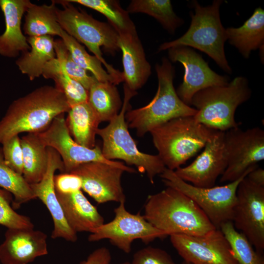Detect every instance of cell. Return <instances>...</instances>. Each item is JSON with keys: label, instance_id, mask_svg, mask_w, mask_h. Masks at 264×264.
<instances>
[{"label": "cell", "instance_id": "6da1fadb", "mask_svg": "<svg viewBox=\"0 0 264 264\" xmlns=\"http://www.w3.org/2000/svg\"><path fill=\"white\" fill-rule=\"evenodd\" d=\"M70 106L55 87L44 86L14 100L0 120V143L19 134L39 133Z\"/></svg>", "mask_w": 264, "mask_h": 264}, {"label": "cell", "instance_id": "7a4b0ae2", "mask_svg": "<svg viewBox=\"0 0 264 264\" xmlns=\"http://www.w3.org/2000/svg\"><path fill=\"white\" fill-rule=\"evenodd\" d=\"M143 216L167 236H201L216 229L192 199L170 187L148 197Z\"/></svg>", "mask_w": 264, "mask_h": 264}, {"label": "cell", "instance_id": "3957f363", "mask_svg": "<svg viewBox=\"0 0 264 264\" xmlns=\"http://www.w3.org/2000/svg\"><path fill=\"white\" fill-rule=\"evenodd\" d=\"M158 88L153 99L146 106L129 110L125 119L128 127L144 136L154 128L173 119L194 116L198 110L185 104L178 96L173 84L175 69L169 60L156 64Z\"/></svg>", "mask_w": 264, "mask_h": 264}, {"label": "cell", "instance_id": "277c9868", "mask_svg": "<svg viewBox=\"0 0 264 264\" xmlns=\"http://www.w3.org/2000/svg\"><path fill=\"white\" fill-rule=\"evenodd\" d=\"M215 131L189 116L173 119L150 132L164 165L175 171L204 148Z\"/></svg>", "mask_w": 264, "mask_h": 264}, {"label": "cell", "instance_id": "5b68a950", "mask_svg": "<svg viewBox=\"0 0 264 264\" xmlns=\"http://www.w3.org/2000/svg\"><path fill=\"white\" fill-rule=\"evenodd\" d=\"M136 94V91L124 85V99L119 113L107 126L99 128L97 134L102 139L101 151L106 159H120L129 165L135 166L139 172L146 174L153 184L155 177L161 174L166 167L158 154L139 151L129 132L125 114L129 109L130 100Z\"/></svg>", "mask_w": 264, "mask_h": 264}, {"label": "cell", "instance_id": "8992f818", "mask_svg": "<svg viewBox=\"0 0 264 264\" xmlns=\"http://www.w3.org/2000/svg\"><path fill=\"white\" fill-rule=\"evenodd\" d=\"M222 1L215 0L211 5L201 6L197 1L192 2L195 13H190L191 22L187 32L179 38L161 44L159 51L180 46L191 47L206 53L224 71L232 69L226 59L224 43L227 40L225 29L220 16Z\"/></svg>", "mask_w": 264, "mask_h": 264}, {"label": "cell", "instance_id": "52a82bcc", "mask_svg": "<svg viewBox=\"0 0 264 264\" xmlns=\"http://www.w3.org/2000/svg\"><path fill=\"white\" fill-rule=\"evenodd\" d=\"M251 91L248 80L238 76L225 86L206 88L193 97L191 105L198 110L199 123L215 131L225 132L239 127L235 118L238 107L248 100Z\"/></svg>", "mask_w": 264, "mask_h": 264}, {"label": "cell", "instance_id": "ba28073f", "mask_svg": "<svg viewBox=\"0 0 264 264\" xmlns=\"http://www.w3.org/2000/svg\"><path fill=\"white\" fill-rule=\"evenodd\" d=\"M55 1L63 7L57 8L56 11L57 21L62 29L84 44L119 83L124 81L123 73L105 61L101 50L102 47L113 54L119 50V35L116 30L110 24L96 20L85 11L78 9L67 0Z\"/></svg>", "mask_w": 264, "mask_h": 264}, {"label": "cell", "instance_id": "9c48e42d", "mask_svg": "<svg viewBox=\"0 0 264 264\" xmlns=\"http://www.w3.org/2000/svg\"><path fill=\"white\" fill-rule=\"evenodd\" d=\"M251 171L225 185L208 188L194 186L178 177L174 171L167 168L159 176L167 187L176 189L192 199L215 227L220 229L221 224L232 221L238 185Z\"/></svg>", "mask_w": 264, "mask_h": 264}, {"label": "cell", "instance_id": "30bf717a", "mask_svg": "<svg viewBox=\"0 0 264 264\" xmlns=\"http://www.w3.org/2000/svg\"><path fill=\"white\" fill-rule=\"evenodd\" d=\"M227 166L220 182L235 181L258 167L264 159V131L260 127L242 130L239 127L224 132Z\"/></svg>", "mask_w": 264, "mask_h": 264}, {"label": "cell", "instance_id": "8fae6325", "mask_svg": "<svg viewBox=\"0 0 264 264\" xmlns=\"http://www.w3.org/2000/svg\"><path fill=\"white\" fill-rule=\"evenodd\" d=\"M125 201L119 203L114 210L113 220L104 223L88 237L89 242L109 240L111 244L126 253L131 251L132 244L135 240L148 243L156 238L168 236L154 227L140 213L134 214L127 210Z\"/></svg>", "mask_w": 264, "mask_h": 264}, {"label": "cell", "instance_id": "7c38bea8", "mask_svg": "<svg viewBox=\"0 0 264 264\" xmlns=\"http://www.w3.org/2000/svg\"><path fill=\"white\" fill-rule=\"evenodd\" d=\"M232 222L256 250H264V187L245 176L239 183Z\"/></svg>", "mask_w": 264, "mask_h": 264}, {"label": "cell", "instance_id": "4fadbf2b", "mask_svg": "<svg viewBox=\"0 0 264 264\" xmlns=\"http://www.w3.org/2000/svg\"><path fill=\"white\" fill-rule=\"evenodd\" d=\"M135 173V170L123 163L113 165L101 162H89L81 164L70 173L79 176L82 189L98 203L110 201H125L121 184L124 172Z\"/></svg>", "mask_w": 264, "mask_h": 264}, {"label": "cell", "instance_id": "5bb4252c", "mask_svg": "<svg viewBox=\"0 0 264 264\" xmlns=\"http://www.w3.org/2000/svg\"><path fill=\"white\" fill-rule=\"evenodd\" d=\"M173 247L184 261L191 264H239L220 229L201 236H169Z\"/></svg>", "mask_w": 264, "mask_h": 264}, {"label": "cell", "instance_id": "9a60e30c", "mask_svg": "<svg viewBox=\"0 0 264 264\" xmlns=\"http://www.w3.org/2000/svg\"><path fill=\"white\" fill-rule=\"evenodd\" d=\"M37 133L45 146L52 148L60 155L64 164V173H70L81 164L89 162L113 165L122 164L106 159L98 146L90 149L76 142L69 132L64 114L56 117L46 129Z\"/></svg>", "mask_w": 264, "mask_h": 264}, {"label": "cell", "instance_id": "2e32d148", "mask_svg": "<svg viewBox=\"0 0 264 264\" xmlns=\"http://www.w3.org/2000/svg\"><path fill=\"white\" fill-rule=\"evenodd\" d=\"M170 60L178 62L184 68L183 82L176 91L179 98L191 105L193 96L207 88L223 86L229 83L227 76L219 75L213 71L201 55L188 46H180L168 49Z\"/></svg>", "mask_w": 264, "mask_h": 264}, {"label": "cell", "instance_id": "e0dca14e", "mask_svg": "<svg viewBox=\"0 0 264 264\" xmlns=\"http://www.w3.org/2000/svg\"><path fill=\"white\" fill-rule=\"evenodd\" d=\"M224 134V132L215 131L203 152L188 166L175 170L176 175L197 187L214 186L218 177L227 166Z\"/></svg>", "mask_w": 264, "mask_h": 264}, {"label": "cell", "instance_id": "ac0fdd59", "mask_svg": "<svg viewBox=\"0 0 264 264\" xmlns=\"http://www.w3.org/2000/svg\"><path fill=\"white\" fill-rule=\"evenodd\" d=\"M47 151L48 165L44 177L39 182L30 186L36 198L43 202L51 214L54 225L51 238H62L74 242L78 239L77 233L70 228L65 218L54 187L55 173L57 170L64 173V164L60 155L55 150L47 147Z\"/></svg>", "mask_w": 264, "mask_h": 264}, {"label": "cell", "instance_id": "d6986e66", "mask_svg": "<svg viewBox=\"0 0 264 264\" xmlns=\"http://www.w3.org/2000/svg\"><path fill=\"white\" fill-rule=\"evenodd\" d=\"M0 245L2 264H27L47 255V235L34 229L7 228Z\"/></svg>", "mask_w": 264, "mask_h": 264}, {"label": "cell", "instance_id": "ffe728a7", "mask_svg": "<svg viewBox=\"0 0 264 264\" xmlns=\"http://www.w3.org/2000/svg\"><path fill=\"white\" fill-rule=\"evenodd\" d=\"M32 3L29 0H0L5 29L0 35V54L14 58L30 49L21 29L23 14Z\"/></svg>", "mask_w": 264, "mask_h": 264}, {"label": "cell", "instance_id": "44dd1931", "mask_svg": "<svg viewBox=\"0 0 264 264\" xmlns=\"http://www.w3.org/2000/svg\"><path fill=\"white\" fill-rule=\"evenodd\" d=\"M118 35V46L122 54L124 84L131 90L136 91L150 76L151 65L146 58L137 32Z\"/></svg>", "mask_w": 264, "mask_h": 264}, {"label": "cell", "instance_id": "7402d4cb", "mask_svg": "<svg viewBox=\"0 0 264 264\" xmlns=\"http://www.w3.org/2000/svg\"><path fill=\"white\" fill-rule=\"evenodd\" d=\"M55 192L68 224L76 233H92L104 223L103 217L81 190L67 194Z\"/></svg>", "mask_w": 264, "mask_h": 264}, {"label": "cell", "instance_id": "603a6c76", "mask_svg": "<svg viewBox=\"0 0 264 264\" xmlns=\"http://www.w3.org/2000/svg\"><path fill=\"white\" fill-rule=\"evenodd\" d=\"M227 40L237 48L245 58L249 57L252 50H264V11L260 7L255 9L252 16L238 28L225 29Z\"/></svg>", "mask_w": 264, "mask_h": 264}, {"label": "cell", "instance_id": "cb8c5ba5", "mask_svg": "<svg viewBox=\"0 0 264 264\" xmlns=\"http://www.w3.org/2000/svg\"><path fill=\"white\" fill-rule=\"evenodd\" d=\"M26 38L30 51L22 53L16 63L21 72L32 81L42 75L45 65L56 58L55 40L48 35Z\"/></svg>", "mask_w": 264, "mask_h": 264}, {"label": "cell", "instance_id": "d4e9b609", "mask_svg": "<svg viewBox=\"0 0 264 264\" xmlns=\"http://www.w3.org/2000/svg\"><path fill=\"white\" fill-rule=\"evenodd\" d=\"M66 119L69 132L78 144L93 148L100 121L88 101L70 107Z\"/></svg>", "mask_w": 264, "mask_h": 264}, {"label": "cell", "instance_id": "484cf974", "mask_svg": "<svg viewBox=\"0 0 264 264\" xmlns=\"http://www.w3.org/2000/svg\"><path fill=\"white\" fill-rule=\"evenodd\" d=\"M23 160L22 176L29 184L39 182L47 168L48 151L37 133H28L21 138Z\"/></svg>", "mask_w": 264, "mask_h": 264}, {"label": "cell", "instance_id": "4316f807", "mask_svg": "<svg viewBox=\"0 0 264 264\" xmlns=\"http://www.w3.org/2000/svg\"><path fill=\"white\" fill-rule=\"evenodd\" d=\"M56 4L55 0L49 5L32 3L25 12L23 27L24 33L28 37H60L62 29L57 21Z\"/></svg>", "mask_w": 264, "mask_h": 264}, {"label": "cell", "instance_id": "83f0119b", "mask_svg": "<svg viewBox=\"0 0 264 264\" xmlns=\"http://www.w3.org/2000/svg\"><path fill=\"white\" fill-rule=\"evenodd\" d=\"M88 102L100 122H110L116 117L123 104L116 85L98 81L88 90Z\"/></svg>", "mask_w": 264, "mask_h": 264}, {"label": "cell", "instance_id": "f1b7e54d", "mask_svg": "<svg viewBox=\"0 0 264 264\" xmlns=\"http://www.w3.org/2000/svg\"><path fill=\"white\" fill-rule=\"evenodd\" d=\"M42 75L54 80L55 87L65 95L70 107L88 101V90L68 76L56 58L45 65Z\"/></svg>", "mask_w": 264, "mask_h": 264}, {"label": "cell", "instance_id": "f546056e", "mask_svg": "<svg viewBox=\"0 0 264 264\" xmlns=\"http://www.w3.org/2000/svg\"><path fill=\"white\" fill-rule=\"evenodd\" d=\"M126 10L129 13H143L154 17L171 34L184 22L174 12L169 0H132Z\"/></svg>", "mask_w": 264, "mask_h": 264}, {"label": "cell", "instance_id": "4dcf8cb0", "mask_svg": "<svg viewBox=\"0 0 264 264\" xmlns=\"http://www.w3.org/2000/svg\"><path fill=\"white\" fill-rule=\"evenodd\" d=\"M95 10L108 20L110 24L118 34L135 33L136 27L129 13L124 10L119 2L112 0H67Z\"/></svg>", "mask_w": 264, "mask_h": 264}, {"label": "cell", "instance_id": "1f68e13d", "mask_svg": "<svg viewBox=\"0 0 264 264\" xmlns=\"http://www.w3.org/2000/svg\"><path fill=\"white\" fill-rule=\"evenodd\" d=\"M60 37L74 62L86 71L90 72L98 81L110 82L115 85L120 83L104 69L97 58L88 53L84 46L63 29Z\"/></svg>", "mask_w": 264, "mask_h": 264}, {"label": "cell", "instance_id": "d6a6232c", "mask_svg": "<svg viewBox=\"0 0 264 264\" xmlns=\"http://www.w3.org/2000/svg\"><path fill=\"white\" fill-rule=\"evenodd\" d=\"M0 187L9 192L13 197L12 206L15 209L36 198L33 191L22 176L19 175L5 163L2 147H0Z\"/></svg>", "mask_w": 264, "mask_h": 264}, {"label": "cell", "instance_id": "836d02e7", "mask_svg": "<svg viewBox=\"0 0 264 264\" xmlns=\"http://www.w3.org/2000/svg\"><path fill=\"white\" fill-rule=\"evenodd\" d=\"M227 240L235 259L239 264H264V258L246 237L237 230L231 221H226L220 227Z\"/></svg>", "mask_w": 264, "mask_h": 264}, {"label": "cell", "instance_id": "e575fe53", "mask_svg": "<svg viewBox=\"0 0 264 264\" xmlns=\"http://www.w3.org/2000/svg\"><path fill=\"white\" fill-rule=\"evenodd\" d=\"M56 58L59 61L65 70L72 79L82 85L87 90L97 80L90 76L87 71L80 67L72 58L61 39L55 40Z\"/></svg>", "mask_w": 264, "mask_h": 264}, {"label": "cell", "instance_id": "d590c367", "mask_svg": "<svg viewBox=\"0 0 264 264\" xmlns=\"http://www.w3.org/2000/svg\"><path fill=\"white\" fill-rule=\"evenodd\" d=\"M13 197L0 187V225L7 228L34 229L30 218L16 212L13 208Z\"/></svg>", "mask_w": 264, "mask_h": 264}, {"label": "cell", "instance_id": "8d00e7d4", "mask_svg": "<svg viewBox=\"0 0 264 264\" xmlns=\"http://www.w3.org/2000/svg\"><path fill=\"white\" fill-rule=\"evenodd\" d=\"M4 160L6 164L19 175L22 176L23 160L21 138L15 136L2 144Z\"/></svg>", "mask_w": 264, "mask_h": 264}, {"label": "cell", "instance_id": "74e56055", "mask_svg": "<svg viewBox=\"0 0 264 264\" xmlns=\"http://www.w3.org/2000/svg\"><path fill=\"white\" fill-rule=\"evenodd\" d=\"M132 264H177L165 251L148 246L141 249L133 255Z\"/></svg>", "mask_w": 264, "mask_h": 264}, {"label": "cell", "instance_id": "f35d334b", "mask_svg": "<svg viewBox=\"0 0 264 264\" xmlns=\"http://www.w3.org/2000/svg\"><path fill=\"white\" fill-rule=\"evenodd\" d=\"M54 183L55 191L60 193H71L82 189L80 177L70 173H62L55 175Z\"/></svg>", "mask_w": 264, "mask_h": 264}, {"label": "cell", "instance_id": "ab89813d", "mask_svg": "<svg viewBox=\"0 0 264 264\" xmlns=\"http://www.w3.org/2000/svg\"><path fill=\"white\" fill-rule=\"evenodd\" d=\"M111 260L110 250L106 247H102L94 250L79 264H108Z\"/></svg>", "mask_w": 264, "mask_h": 264}, {"label": "cell", "instance_id": "60d3db41", "mask_svg": "<svg viewBox=\"0 0 264 264\" xmlns=\"http://www.w3.org/2000/svg\"><path fill=\"white\" fill-rule=\"evenodd\" d=\"M247 177L254 183L264 187V170L257 167L251 171L247 175Z\"/></svg>", "mask_w": 264, "mask_h": 264}, {"label": "cell", "instance_id": "b9f144b4", "mask_svg": "<svg viewBox=\"0 0 264 264\" xmlns=\"http://www.w3.org/2000/svg\"><path fill=\"white\" fill-rule=\"evenodd\" d=\"M108 264H110V263H108ZM132 264L131 263H129V262H125V263H121V264Z\"/></svg>", "mask_w": 264, "mask_h": 264}, {"label": "cell", "instance_id": "7bdbcfd3", "mask_svg": "<svg viewBox=\"0 0 264 264\" xmlns=\"http://www.w3.org/2000/svg\"><path fill=\"white\" fill-rule=\"evenodd\" d=\"M181 264H191L187 263V262H185L184 261Z\"/></svg>", "mask_w": 264, "mask_h": 264}]
</instances>
